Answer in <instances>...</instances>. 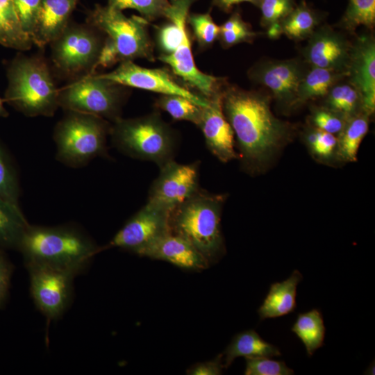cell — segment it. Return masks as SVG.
<instances>
[{
    "label": "cell",
    "instance_id": "6da1fadb",
    "mask_svg": "<svg viewBox=\"0 0 375 375\" xmlns=\"http://www.w3.org/2000/svg\"><path fill=\"white\" fill-rule=\"evenodd\" d=\"M222 108L249 170L262 167L290 138L292 127L272 113L269 98L258 92L226 85Z\"/></svg>",
    "mask_w": 375,
    "mask_h": 375
},
{
    "label": "cell",
    "instance_id": "7a4b0ae2",
    "mask_svg": "<svg viewBox=\"0 0 375 375\" xmlns=\"http://www.w3.org/2000/svg\"><path fill=\"white\" fill-rule=\"evenodd\" d=\"M18 251L25 264L47 265L80 274L102 247L79 229L71 226L30 225Z\"/></svg>",
    "mask_w": 375,
    "mask_h": 375
},
{
    "label": "cell",
    "instance_id": "3957f363",
    "mask_svg": "<svg viewBox=\"0 0 375 375\" xmlns=\"http://www.w3.org/2000/svg\"><path fill=\"white\" fill-rule=\"evenodd\" d=\"M226 197L199 190L173 209L169 215L170 233L194 247L208 263L218 261L225 253L221 216Z\"/></svg>",
    "mask_w": 375,
    "mask_h": 375
},
{
    "label": "cell",
    "instance_id": "277c9868",
    "mask_svg": "<svg viewBox=\"0 0 375 375\" xmlns=\"http://www.w3.org/2000/svg\"><path fill=\"white\" fill-rule=\"evenodd\" d=\"M88 24L106 36L94 71L138 58L154 60L149 22L142 17H126L108 5H97L89 14Z\"/></svg>",
    "mask_w": 375,
    "mask_h": 375
},
{
    "label": "cell",
    "instance_id": "5b68a950",
    "mask_svg": "<svg viewBox=\"0 0 375 375\" xmlns=\"http://www.w3.org/2000/svg\"><path fill=\"white\" fill-rule=\"evenodd\" d=\"M5 101L28 117L53 116L59 90L42 57L17 55L7 69Z\"/></svg>",
    "mask_w": 375,
    "mask_h": 375
},
{
    "label": "cell",
    "instance_id": "8992f818",
    "mask_svg": "<svg viewBox=\"0 0 375 375\" xmlns=\"http://www.w3.org/2000/svg\"><path fill=\"white\" fill-rule=\"evenodd\" d=\"M113 145L124 154L155 162L159 167L174 160L176 136L158 112L130 119L119 118L111 126Z\"/></svg>",
    "mask_w": 375,
    "mask_h": 375
},
{
    "label": "cell",
    "instance_id": "52a82bcc",
    "mask_svg": "<svg viewBox=\"0 0 375 375\" xmlns=\"http://www.w3.org/2000/svg\"><path fill=\"white\" fill-rule=\"evenodd\" d=\"M110 128L108 120L101 117L67 111L53 131L56 159L68 167L78 168L97 157L108 156L107 137Z\"/></svg>",
    "mask_w": 375,
    "mask_h": 375
},
{
    "label": "cell",
    "instance_id": "ba28073f",
    "mask_svg": "<svg viewBox=\"0 0 375 375\" xmlns=\"http://www.w3.org/2000/svg\"><path fill=\"white\" fill-rule=\"evenodd\" d=\"M99 74H87L59 90L58 106L66 111L97 116L115 122L121 118L125 91Z\"/></svg>",
    "mask_w": 375,
    "mask_h": 375
},
{
    "label": "cell",
    "instance_id": "9c48e42d",
    "mask_svg": "<svg viewBox=\"0 0 375 375\" xmlns=\"http://www.w3.org/2000/svg\"><path fill=\"white\" fill-rule=\"evenodd\" d=\"M101 33L88 24H68L50 43L54 66L67 76L93 74L104 41Z\"/></svg>",
    "mask_w": 375,
    "mask_h": 375
},
{
    "label": "cell",
    "instance_id": "30bf717a",
    "mask_svg": "<svg viewBox=\"0 0 375 375\" xmlns=\"http://www.w3.org/2000/svg\"><path fill=\"white\" fill-rule=\"evenodd\" d=\"M30 276V289L37 308L48 320L60 317L72 296L75 272L47 265L25 264Z\"/></svg>",
    "mask_w": 375,
    "mask_h": 375
},
{
    "label": "cell",
    "instance_id": "8fae6325",
    "mask_svg": "<svg viewBox=\"0 0 375 375\" xmlns=\"http://www.w3.org/2000/svg\"><path fill=\"white\" fill-rule=\"evenodd\" d=\"M170 212L166 208L147 202L102 250L118 247L138 255L153 242L170 233Z\"/></svg>",
    "mask_w": 375,
    "mask_h": 375
},
{
    "label": "cell",
    "instance_id": "7c38bea8",
    "mask_svg": "<svg viewBox=\"0 0 375 375\" xmlns=\"http://www.w3.org/2000/svg\"><path fill=\"white\" fill-rule=\"evenodd\" d=\"M149 191L147 202L170 211L200 190L199 164H181L172 160L160 167Z\"/></svg>",
    "mask_w": 375,
    "mask_h": 375
},
{
    "label": "cell",
    "instance_id": "4fadbf2b",
    "mask_svg": "<svg viewBox=\"0 0 375 375\" xmlns=\"http://www.w3.org/2000/svg\"><path fill=\"white\" fill-rule=\"evenodd\" d=\"M99 76L122 86L160 94L184 97L202 108L207 107L209 104V99L192 92L179 84L165 69L147 68L136 65L133 61L128 60L120 62L113 71Z\"/></svg>",
    "mask_w": 375,
    "mask_h": 375
},
{
    "label": "cell",
    "instance_id": "5bb4252c",
    "mask_svg": "<svg viewBox=\"0 0 375 375\" xmlns=\"http://www.w3.org/2000/svg\"><path fill=\"white\" fill-rule=\"evenodd\" d=\"M308 70L297 59L267 60L254 65L248 72L249 78L267 88L283 106H295L298 88Z\"/></svg>",
    "mask_w": 375,
    "mask_h": 375
},
{
    "label": "cell",
    "instance_id": "9a60e30c",
    "mask_svg": "<svg viewBox=\"0 0 375 375\" xmlns=\"http://www.w3.org/2000/svg\"><path fill=\"white\" fill-rule=\"evenodd\" d=\"M308 39L303 51L307 64L347 75L351 43L342 33L324 25L317 28Z\"/></svg>",
    "mask_w": 375,
    "mask_h": 375
},
{
    "label": "cell",
    "instance_id": "2e32d148",
    "mask_svg": "<svg viewBox=\"0 0 375 375\" xmlns=\"http://www.w3.org/2000/svg\"><path fill=\"white\" fill-rule=\"evenodd\" d=\"M347 76L361 96L363 112L370 116L375 109V40L372 35L358 36L351 43Z\"/></svg>",
    "mask_w": 375,
    "mask_h": 375
},
{
    "label": "cell",
    "instance_id": "e0dca14e",
    "mask_svg": "<svg viewBox=\"0 0 375 375\" xmlns=\"http://www.w3.org/2000/svg\"><path fill=\"white\" fill-rule=\"evenodd\" d=\"M199 126L209 151L220 161L227 162L240 158L235 149V135L223 111L222 90L209 99L202 108Z\"/></svg>",
    "mask_w": 375,
    "mask_h": 375
},
{
    "label": "cell",
    "instance_id": "ac0fdd59",
    "mask_svg": "<svg viewBox=\"0 0 375 375\" xmlns=\"http://www.w3.org/2000/svg\"><path fill=\"white\" fill-rule=\"evenodd\" d=\"M138 256L164 260L188 270H201L210 266L207 260L189 242L172 233L153 242Z\"/></svg>",
    "mask_w": 375,
    "mask_h": 375
},
{
    "label": "cell",
    "instance_id": "d6986e66",
    "mask_svg": "<svg viewBox=\"0 0 375 375\" xmlns=\"http://www.w3.org/2000/svg\"><path fill=\"white\" fill-rule=\"evenodd\" d=\"M78 0H42L37 28L32 42L43 48L66 28Z\"/></svg>",
    "mask_w": 375,
    "mask_h": 375
},
{
    "label": "cell",
    "instance_id": "ffe728a7",
    "mask_svg": "<svg viewBox=\"0 0 375 375\" xmlns=\"http://www.w3.org/2000/svg\"><path fill=\"white\" fill-rule=\"evenodd\" d=\"M302 278L299 271L295 269L286 280L272 283L258 310L260 319L276 318L292 312L297 307V287Z\"/></svg>",
    "mask_w": 375,
    "mask_h": 375
},
{
    "label": "cell",
    "instance_id": "44dd1931",
    "mask_svg": "<svg viewBox=\"0 0 375 375\" xmlns=\"http://www.w3.org/2000/svg\"><path fill=\"white\" fill-rule=\"evenodd\" d=\"M224 367L228 368L238 357H276L281 353L278 347L265 341L254 330H247L236 334L222 353Z\"/></svg>",
    "mask_w": 375,
    "mask_h": 375
},
{
    "label": "cell",
    "instance_id": "7402d4cb",
    "mask_svg": "<svg viewBox=\"0 0 375 375\" xmlns=\"http://www.w3.org/2000/svg\"><path fill=\"white\" fill-rule=\"evenodd\" d=\"M28 226L19 204L0 197V249L18 250Z\"/></svg>",
    "mask_w": 375,
    "mask_h": 375
},
{
    "label": "cell",
    "instance_id": "603a6c76",
    "mask_svg": "<svg viewBox=\"0 0 375 375\" xmlns=\"http://www.w3.org/2000/svg\"><path fill=\"white\" fill-rule=\"evenodd\" d=\"M369 115L364 112L347 119L338 134L335 154L340 160L356 161L360 144L369 129Z\"/></svg>",
    "mask_w": 375,
    "mask_h": 375
},
{
    "label": "cell",
    "instance_id": "cb8c5ba5",
    "mask_svg": "<svg viewBox=\"0 0 375 375\" xmlns=\"http://www.w3.org/2000/svg\"><path fill=\"white\" fill-rule=\"evenodd\" d=\"M346 76L343 73L311 67L299 84L295 106L310 99L325 97L334 85Z\"/></svg>",
    "mask_w": 375,
    "mask_h": 375
},
{
    "label": "cell",
    "instance_id": "d4e9b609",
    "mask_svg": "<svg viewBox=\"0 0 375 375\" xmlns=\"http://www.w3.org/2000/svg\"><path fill=\"white\" fill-rule=\"evenodd\" d=\"M32 44L21 26L12 0H0V44L26 51L31 48Z\"/></svg>",
    "mask_w": 375,
    "mask_h": 375
},
{
    "label": "cell",
    "instance_id": "484cf974",
    "mask_svg": "<svg viewBox=\"0 0 375 375\" xmlns=\"http://www.w3.org/2000/svg\"><path fill=\"white\" fill-rule=\"evenodd\" d=\"M320 20L317 12L302 1L278 23L280 33L295 41L308 39Z\"/></svg>",
    "mask_w": 375,
    "mask_h": 375
},
{
    "label": "cell",
    "instance_id": "4316f807",
    "mask_svg": "<svg viewBox=\"0 0 375 375\" xmlns=\"http://www.w3.org/2000/svg\"><path fill=\"white\" fill-rule=\"evenodd\" d=\"M291 331L303 342L309 357L324 345L326 328L322 314L318 309L298 314Z\"/></svg>",
    "mask_w": 375,
    "mask_h": 375
},
{
    "label": "cell",
    "instance_id": "83f0119b",
    "mask_svg": "<svg viewBox=\"0 0 375 375\" xmlns=\"http://www.w3.org/2000/svg\"><path fill=\"white\" fill-rule=\"evenodd\" d=\"M325 97V107L347 119L363 112L361 96L349 83H336Z\"/></svg>",
    "mask_w": 375,
    "mask_h": 375
},
{
    "label": "cell",
    "instance_id": "f1b7e54d",
    "mask_svg": "<svg viewBox=\"0 0 375 375\" xmlns=\"http://www.w3.org/2000/svg\"><path fill=\"white\" fill-rule=\"evenodd\" d=\"M156 106L167 112L174 120L187 121L198 125L202 107L184 97L160 94L156 101Z\"/></svg>",
    "mask_w": 375,
    "mask_h": 375
},
{
    "label": "cell",
    "instance_id": "f546056e",
    "mask_svg": "<svg viewBox=\"0 0 375 375\" xmlns=\"http://www.w3.org/2000/svg\"><path fill=\"white\" fill-rule=\"evenodd\" d=\"M20 186L14 161L5 146L0 142V197L19 204Z\"/></svg>",
    "mask_w": 375,
    "mask_h": 375
},
{
    "label": "cell",
    "instance_id": "4dcf8cb0",
    "mask_svg": "<svg viewBox=\"0 0 375 375\" xmlns=\"http://www.w3.org/2000/svg\"><path fill=\"white\" fill-rule=\"evenodd\" d=\"M340 24L349 32L360 26L372 29L375 24V0H349Z\"/></svg>",
    "mask_w": 375,
    "mask_h": 375
},
{
    "label": "cell",
    "instance_id": "1f68e13d",
    "mask_svg": "<svg viewBox=\"0 0 375 375\" xmlns=\"http://www.w3.org/2000/svg\"><path fill=\"white\" fill-rule=\"evenodd\" d=\"M258 34L238 12H235L219 26L218 39L224 48H229L240 43L251 42Z\"/></svg>",
    "mask_w": 375,
    "mask_h": 375
},
{
    "label": "cell",
    "instance_id": "d6a6232c",
    "mask_svg": "<svg viewBox=\"0 0 375 375\" xmlns=\"http://www.w3.org/2000/svg\"><path fill=\"white\" fill-rule=\"evenodd\" d=\"M187 24L191 26L193 35L201 49L210 47L219 38V26L209 12L189 13Z\"/></svg>",
    "mask_w": 375,
    "mask_h": 375
},
{
    "label": "cell",
    "instance_id": "836d02e7",
    "mask_svg": "<svg viewBox=\"0 0 375 375\" xmlns=\"http://www.w3.org/2000/svg\"><path fill=\"white\" fill-rule=\"evenodd\" d=\"M170 0H108V5L122 11L133 9L147 21H153L164 17Z\"/></svg>",
    "mask_w": 375,
    "mask_h": 375
},
{
    "label": "cell",
    "instance_id": "e575fe53",
    "mask_svg": "<svg viewBox=\"0 0 375 375\" xmlns=\"http://www.w3.org/2000/svg\"><path fill=\"white\" fill-rule=\"evenodd\" d=\"M23 31L33 40L35 33L42 0H12Z\"/></svg>",
    "mask_w": 375,
    "mask_h": 375
},
{
    "label": "cell",
    "instance_id": "d590c367",
    "mask_svg": "<svg viewBox=\"0 0 375 375\" xmlns=\"http://www.w3.org/2000/svg\"><path fill=\"white\" fill-rule=\"evenodd\" d=\"M258 7L261 12L260 24L268 28L278 24L295 6L294 0H260Z\"/></svg>",
    "mask_w": 375,
    "mask_h": 375
},
{
    "label": "cell",
    "instance_id": "8d00e7d4",
    "mask_svg": "<svg viewBox=\"0 0 375 375\" xmlns=\"http://www.w3.org/2000/svg\"><path fill=\"white\" fill-rule=\"evenodd\" d=\"M245 375H292L293 369L285 362L269 359L268 357L245 358Z\"/></svg>",
    "mask_w": 375,
    "mask_h": 375
},
{
    "label": "cell",
    "instance_id": "74e56055",
    "mask_svg": "<svg viewBox=\"0 0 375 375\" xmlns=\"http://www.w3.org/2000/svg\"><path fill=\"white\" fill-rule=\"evenodd\" d=\"M306 142L312 154L321 159H328L335 153L337 138L335 135L314 126L306 134Z\"/></svg>",
    "mask_w": 375,
    "mask_h": 375
},
{
    "label": "cell",
    "instance_id": "f35d334b",
    "mask_svg": "<svg viewBox=\"0 0 375 375\" xmlns=\"http://www.w3.org/2000/svg\"><path fill=\"white\" fill-rule=\"evenodd\" d=\"M312 126L325 132L338 134L347 119L339 113L326 108H316L310 115Z\"/></svg>",
    "mask_w": 375,
    "mask_h": 375
},
{
    "label": "cell",
    "instance_id": "ab89813d",
    "mask_svg": "<svg viewBox=\"0 0 375 375\" xmlns=\"http://www.w3.org/2000/svg\"><path fill=\"white\" fill-rule=\"evenodd\" d=\"M3 250L0 249V308L7 299L12 272V266Z\"/></svg>",
    "mask_w": 375,
    "mask_h": 375
},
{
    "label": "cell",
    "instance_id": "60d3db41",
    "mask_svg": "<svg viewBox=\"0 0 375 375\" xmlns=\"http://www.w3.org/2000/svg\"><path fill=\"white\" fill-rule=\"evenodd\" d=\"M223 354L219 355L216 358L198 362L190 367L186 372L189 375H219L222 374L224 365L222 363Z\"/></svg>",
    "mask_w": 375,
    "mask_h": 375
},
{
    "label": "cell",
    "instance_id": "b9f144b4",
    "mask_svg": "<svg viewBox=\"0 0 375 375\" xmlns=\"http://www.w3.org/2000/svg\"><path fill=\"white\" fill-rule=\"evenodd\" d=\"M260 0H212V4L224 12H230L235 5L244 2L251 3L258 6Z\"/></svg>",
    "mask_w": 375,
    "mask_h": 375
},
{
    "label": "cell",
    "instance_id": "7bdbcfd3",
    "mask_svg": "<svg viewBox=\"0 0 375 375\" xmlns=\"http://www.w3.org/2000/svg\"><path fill=\"white\" fill-rule=\"evenodd\" d=\"M8 116V112L3 106V101L0 98V117H6Z\"/></svg>",
    "mask_w": 375,
    "mask_h": 375
}]
</instances>
